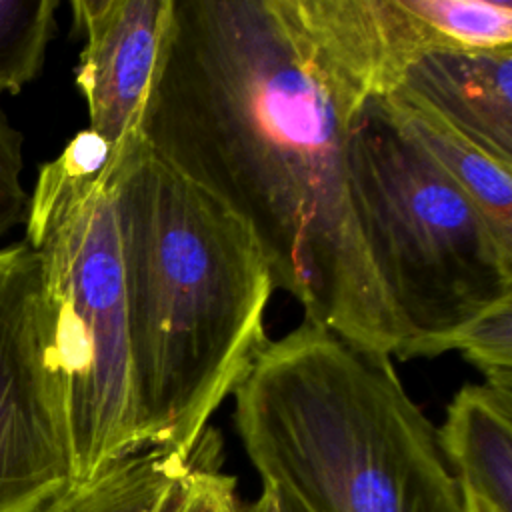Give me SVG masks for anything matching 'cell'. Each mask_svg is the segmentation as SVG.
<instances>
[{"label": "cell", "instance_id": "cell-14", "mask_svg": "<svg viewBox=\"0 0 512 512\" xmlns=\"http://www.w3.org/2000/svg\"><path fill=\"white\" fill-rule=\"evenodd\" d=\"M158 512H242L236 478L222 470V442L206 428Z\"/></svg>", "mask_w": 512, "mask_h": 512}, {"label": "cell", "instance_id": "cell-1", "mask_svg": "<svg viewBox=\"0 0 512 512\" xmlns=\"http://www.w3.org/2000/svg\"><path fill=\"white\" fill-rule=\"evenodd\" d=\"M356 104L288 0H172L140 136L242 218L304 320L392 356V304L346 180Z\"/></svg>", "mask_w": 512, "mask_h": 512}, {"label": "cell", "instance_id": "cell-10", "mask_svg": "<svg viewBox=\"0 0 512 512\" xmlns=\"http://www.w3.org/2000/svg\"><path fill=\"white\" fill-rule=\"evenodd\" d=\"M392 120L476 202L500 244L512 252V168L482 152L430 108L382 96Z\"/></svg>", "mask_w": 512, "mask_h": 512}, {"label": "cell", "instance_id": "cell-4", "mask_svg": "<svg viewBox=\"0 0 512 512\" xmlns=\"http://www.w3.org/2000/svg\"><path fill=\"white\" fill-rule=\"evenodd\" d=\"M112 148L78 132L42 164L26 242L38 256L72 482L142 450L118 218L104 168Z\"/></svg>", "mask_w": 512, "mask_h": 512}, {"label": "cell", "instance_id": "cell-15", "mask_svg": "<svg viewBox=\"0 0 512 512\" xmlns=\"http://www.w3.org/2000/svg\"><path fill=\"white\" fill-rule=\"evenodd\" d=\"M448 350H460L484 374V384L512 392V296L442 338L432 356Z\"/></svg>", "mask_w": 512, "mask_h": 512}, {"label": "cell", "instance_id": "cell-16", "mask_svg": "<svg viewBox=\"0 0 512 512\" xmlns=\"http://www.w3.org/2000/svg\"><path fill=\"white\" fill-rule=\"evenodd\" d=\"M22 134L0 110V236L26 220L28 192L22 186Z\"/></svg>", "mask_w": 512, "mask_h": 512}, {"label": "cell", "instance_id": "cell-9", "mask_svg": "<svg viewBox=\"0 0 512 512\" xmlns=\"http://www.w3.org/2000/svg\"><path fill=\"white\" fill-rule=\"evenodd\" d=\"M436 432L462 510L512 512V392L462 386Z\"/></svg>", "mask_w": 512, "mask_h": 512}, {"label": "cell", "instance_id": "cell-6", "mask_svg": "<svg viewBox=\"0 0 512 512\" xmlns=\"http://www.w3.org/2000/svg\"><path fill=\"white\" fill-rule=\"evenodd\" d=\"M40 264L0 248V512H40L72 486Z\"/></svg>", "mask_w": 512, "mask_h": 512}, {"label": "cell", "instance_id": "cell-5", "mask_svg": "<svg viewBox=\"0 0 512 512\" xmlns=\"http://www.w3.org/2000/svg\"><path fill=\"white\" fill-rule=\"evenodd\" d=\"M344 156L354 218L402 330L398 358L432 356L442 338L512 296V252L382 96L354 110Z\"/></svg>", "mask_w": 512, "mask_h": 512}, {"label": "cell", "instance_id": "cell-11", "mask_svg": "<svg viewBox=\"0 0 512 512\" xmlns=\"http://www.w3.org/2000/svg\"><path fill=\"white\" fill-rule=\"evenodd\" d=\"M186 462L176 450L142 448L68 486L40 512H158Z\"/></svg>", "mask_w": 512, "mask_h": 512}, {"label": "cell", "instance_id": "cell-18", "mask_svg": "<svg viewBox=\"0 0 512 512\" xmlns=\"http://www.w3.org/2000/svg\"><path fill=\"white\" fill-rule=\"evenodd\" d=\"M462 512H464V510H462Z\"/></svg>", "mask_w": 512, "mask_h": 512}, {"label": "cell", "instance_id": "cell-7", "mask_svg": "<svg viewBox=\"0 0 512 512\" xmlns=\"http://www.w3.org/2000/svg\"><path fill=\"white\" fill-rule=\"evenodd\" d=\"M70 8L84 34L76 86L88 130L118 152L140 134L172 0H72Z\"/></svg>", "mask_w": 512, "mask_h": 512}, {"label": "cell", "instance_id": "cell-2", "mask_svg": "<svg viewBox=\"0 0 512 512\" xmlns=\"http://www.w3.org/2000/svg\"><path fill=\"white\" fill-rule=\"evenodd\" d=\"M128 300L142 446L190 454L270 338L272 274L248 224L134 136L104 168Z\"/></svg>", "mask_w": 512, "mask_h": 512}, {"label": "cell", "instance_id": "cell-12", "mask_svg": "<svg viewBox=\"0 0 512 512\" xmlns=\"http://www.w3.org/2000/svg\"><path fill=\"white\" fill-rule=\"evenodd\" d=\"M432 30L438 52L512 48L510 0H410Z\"/></svg>", "mask_w": 512, "mask_h": 512}, {"label": "cell", "instance_id": "cell-17", "mask_svg": "<svg viewBox=\"0 0 512 512\" xmlns=\"http://www.w3.org/2000/svg\"><path fill=\"white\" fill-rule=\"evenodd\" d=\"M242 512H300V510L294 508L278 492H274L270 488H262L260 496L254 502L242 504Z\"/></svg>", "mask_w": 512, "mask_h": 512}, {"label": "cell", "instance_id": "cell-13", "mask_svg": "<svg viewBox=\"0 0 512 512\" xmlns=\"http://www.w3.org/2000/svg\"><path fill=\"white\" fill-rule=\"evenodd\" d=\"M58 0H0V92L34 82L56 34Z\"/></svg>", "mask_w": 512, "mask_h": 512}, {"label": "cell", "instance_id": "cell-3", "mask_svg": "<svg viewBox=\"0 0 512 512\" xmlns=\"http://www.w3.org/2000/svg\"><path fill=\"white\" fill-rule=\"evenodd\" d=\"M232 396L262 488L300 512H462L438 432L388 354L304 320Z\"/></svg>", "mask_w": 512, "mask_h": 512}, {"label": "cell", "instance_id": "cell-8", "mask_svg": "<svg viewBox=\"0 0 512 512\" xmlns=\"http://www.w3.org/2000/svg\"><path fill=\"white\" fill-rule=\"evenodd\" d=\"M390 94L430 108L512 168V48L424 54Z\"/></svg>", "mask_w": 512, "mask_h": 512}]
</instances>
